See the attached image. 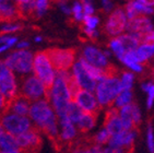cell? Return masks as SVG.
I'll return each instance as SVG.
<instances>
[{
	"instance_id": "22",
	"label": "cell",
	"mask_w": 154,
	"mask_h": 153,
	"mask_svg": "<svg viewBox=\"0 0 154 153\" xmlns=\"http://www.w3.org/2000/svg\"><path fill=\"white\" fill-rule=\"evenodd\" d=\"M31 102L23 95L18 94L13 98L9 101L8 103V112L14 113V114L22 115V116H27L29 111H30Z\"/></svg>"
},
{
	"instance_id": "43",
	"label": "cell",
	"mask_w": 154,
	"mask_h": 153,
	"mask_svg": "<svg viewBox=\"0 0 154 153\" xmlns=\"http://www.w3.org/2000/svg\"><path fill=\"white\" fill-rule=\"evenodd\" d=\"M103 145H101V144H97L95 143L94 145H92V147L88 148V149H85V151H83V152H89V153H103Z\"/></svg>"
},
{
	"instance_id": "47",
	"label": "cell",
	"mask_w": 154,
	"mask_h": 153,
	"mask_svg": "<svg viewBox=\"0 0 154 153\" xmlns=\"http://www.w3.org/2000/svg\"><path fill=\"white\" fill-rule=\"evenodd\" d=\"M35 42L37 43V42H42V37L41 36H36L35 37Z\"/></svg>"
},
{
	"instance_id": "52",
	"label": "cell",
	"mask_w": 154,
	"mask_h": 153,
	"mask_svg": "<svg viewBox=\"0 0 154 153\" xmlns=\"http://www.w3.org/2000/svg\"><path fill=\"white\" fill-rule=\"evenodd\" d=\"M153 58H154V57H153Z\"/></svg>"
},
{
	"instance_id": "51",
	"label": "cell",
	"mask_w": 154,
	"mask_h": 153,
	"mask_svg": "<svg viewBox=\"0 0 154 153\" xmlns=\"http://www.w3.org/2000/svg\"><path fill=\"white\" fill-rule=\"evenodd\" d=\"M153 74H154V70H153Z\"/></svg>"
},
{
	"instance_id": "15",
	"label": "cell",
	"mask_w": 154,
	"mask_h": 153,
	"mask_svg": "<svg viewBox=\"0 0 154 153\" xmlns=\"http://www.w3.org/2000/svg\"><path fill=\"white\" fill-rule=\"evenodd\" d=\"M82 57L84 60L102 69H109V59L104 54V50L100 49L94 45H86L82 50Z\"/></svg>"
},
{
	"instance_id": "39",
	"label": "cell",
	"mask_w": 154,
	"mask_h": 153,
	"mask_svg": "<svg viewBox=\"0 0 154 153\" xmlns=\"http://www.w3.org/2000/svg\"><path fill=\"white\" fill-rule=\"evenodd\" d=\"M140 42H144V43H152L154 44V29L144 33L140 36Z\"/></svg>"
},
{
	"instance_id": "44",
	"label": "cell",
	"mask_w": 154,
	"mask_h": 153,
	"mask_svg": "<svg viewBox=\"0 0 154 153\" xmlns=\"http://www.w3.org/2000/svg\"><path fill=\"white\" fill-rule=\"evenodd\" d=\"M15 45H17L18 49H26V48L30 46V43L26 41H21V42H18Z\"/></svg>"
},
{
	"instance_id": "27",
	"label": "cell",
	"mask_w": 154,
	"mask_h": 153,
	"mask_svg": "<svg viewBox=\"0 0 154 153\" xmlns=\"http://www.w3.org/2000/svg\"><path fill=\"white\" fill-rule=\"evenodd\" d=\"M83 111L78 106V104L74 102L73 100L69 103L68 108H67V113H66V116L70 119V120L73 123V124H77L78 120L80 119L81 115H82Z\"/></svg>"
},
{
	"instance_id": "31",
	"label": "cell",
	"mask_w": 154,
	"mask_h": 153,
	"mask_svg": "<svg viewBox=\"0 0 154 153\" xmlns=\"http://www.w3.org/2000/svg\"><path fill=\"white\" fill-rule=\"evenodd\" d=\"M100 22H101L100 18L96 17L95 14L84 15V18L82 20L83 27H85V29H92V30L97 29L98 25H100Z\"/></svg>"
},
{
	"instance_id": "42",
	"label": "cell",
	"mask_w": 154,
	"mask_h": 153,
	"mask_svg": "<svg viewBox=\"0 0 154 153\" xmlns=\"http://www.w3.org/2000/svg\"><path fill=\"white\" fill-rule=\"evenodd\" d=\"M83 33H84V34H85L89 38H92V39L97 38L98 34H100L98 31H97V29L92 30V29H85V27H83Z\"/></svg>"
},
{
	"instance_id": "33",
	"label": "cell",
	"mask_w": 154,
	"mask_h": 153,
	"mask_svg": "<svg viewBox=\"0 0 154 153\" xmlns=\"http://www.w3.org/2000/svg\"><path fill=\"white\" fill-rule=\"evenodd\" d=\"M35 2V14L36 17H43L46 13L49 6V0H34Z\"/></svg>"
},
{
	"instance_id": "23",
	"label": "cell",
	"mask_w": 154,
	"mask_h": 153,
	"mask_svg": "<svg viewBox=\"0 0 154 153\" xmlns=\"http://www.w3.org/2000/svg\"><path fill=\"white\" fill-rule=\"evenodd\" d=\"M0 152L3 153H19L21 149L19 147L15 136L3 131L0 135Z\"/></svg>"
},
{
	"instance_id": "35",
	"label": "cell",
	"mask_w": 154,
	"mask_h": 153,
	"mask_svg": "<svg viewBox=\"0 0 154 153\" xmlns=\"http://www.w3.org/2000/svg\"><path fill=\"white\" fill-rule=\"evenodd\" d=\"M146 148L149 152H154V130L151 125H149L146 129Z\"/></svg>"
},
{
	"instance_id": "20",
	"label": "cell",
	"mask_w": 154,
	"mask_h": 153,
	"mask_svg": "<svg viewBox=\"0 0 154 153\" xmlns=\"http://www.w3.org/2000/svg\"><path fill=\"white\" fill-rule=\"evenodd\" d=\"M118 59L125 67H127L134 73H141V72H143L144 67H143L142 62H140L136 49L125 52Z\"/></svg>"
},
{
	"instance_id": "5",
	"label": "cell",
	"mask_w": 154,
	"mask_h": 153,
	"mask_svg": "<svg viewBox=\"0 0 154 153\" xmlns=\"http://www.w3.org/2000/svg\"><path fill=\"white\" fill-rule=\"evenodd\" d=\"M33 54L26 49H18L6 57L5 65L13 72L29 74L33 71Z\"/></svg>"
},
{
	"instance_id": "19",
	"label": "cell",
	"mask_w": 154,
	"mask_h": 153,
	"mask_svg": "<svg viewBox=\"0 0 154 153\" xmlns=\"http://www.w3.org/2000/svg\"><path fill=\"white\" fill-rule=\"evenodd\" d=\"M58 126L60 127L59 140L65 142L72 141L78 135V128L67 116L58 117Z\"/></svg>"
},
{
	"instance_id": "6",
	"label": "cell",
	"mask_w": 154,
	"mask_h": 153,
	"mask_svg": "<svg viewBox=\"0 0 154 153\" xmlns=\"http://www.w3.org/2000/svg\"><path fill=\"white\" fill-rule=\"evenodd\" d=\"M0 124L5 131L13 136L20 135L33 126L30 117L14 114L11 112H7L0 116Z\"/></svg>"
},
{
	"instance_id": "18",
	"label": "cell",
	"mask_w": 154,
	"mask_h": 153,
	"mask_svg": "<svg viewBox=\"0 0 154 153\" xmlns=\"http://www.w3.org/2000/svg\"><path fill=\"white\" fill-rule=\"evenodd\" d=\"M125 13L128 20L134 19L138 15H152L154 13V7L142 3L139 0H131L125 7Z\"/></svg>"
},
{
	"instance_id": "50",
	"label": "cell",
	"mask_w": 154,
	"mask_h": 153,
	"mask_svg": "<svg viewBox=\"0 0 154 153\" xmlns=\"http://www.w3.org/2000/svg\"><path fill=\"white\" fill-rule=\"evenodd\" d=\"M0 21H1V17H0Z\"/></svg>"
},
{
	"instance_id": "41",
	"label": "cell",
	"mask_w": 154,
	"mask_h": 153,
	"mask_svg": "<svg viewBox=\"0 0 154 153\" xmlns=\"http://www.w3.org/2000/svg\"><path fill=\"white\" fill-rule=\"evenodd\" d=\"M101 6L106 13H109L112 10H114V2L112 0H101Z\"/></svg>"
},
{
	"instance_id": "25",
	"label": "cell",
	"mask_w": 154,
	"mask_h": 153,
	"mask_svg": "<svg viewBox=\"0 0 154 153\" xmlns=\"http://www.w3.org/2000/svg\"><path fill=\"white\" fill-rule=\"evenodd\" d=\"M136 52L138 57H139L140 62L144 64L154 57V44L140 42L136 48Z\"/></svg>"
},
{
	"instance_id": "1",
	"label": "cell",
	"mask_w": 154,
	"mask_h": 153,
	"mask_svg": "<svg viewBox=\"0 0 154 153\" xmlns=\"http://www.w3.org/2000/svg\"><path fill=\"white\" fill-rule=\"evenodd\" d=\"M29 116L34 126L48 136L51 140L59 139V126L58 117L51 107L48 98H39L32 102L30 105Z\"/></svg>"
},
{
	"instance_id": "37",
	"label": "cell",
	"mask_w": 154,
	"mask_h": 153,
	"mask_svg": "<svg viewBox=\"0 0 154 153\" xmlns=\"http://www.w3.org/2000/svg\"><path fill=\"white\" fill-rule=\"evenodd\" d=\"M6 43L14 46L18 43V37L12 35H8V34H0V45L6 44Z\"/></svg>"
},
{
	"instance_id": "34",
	"label": "cell",
	"mask_w": 154,
	"mask_h": 153,
	"mask_svg": "<svg viewBox=\"0 0 154 153\" xmlns=\"http://www.w3.org/2000/svg\"><path fill=\"white\" fill-rule=\"evenodd\" d=\"M22 29V25L13 22H7L0 27V33L1 34H11V33L18 32Z\"/></svg>"
},
{
	"instance_id": "21",
	"label": "cell",
	"mask_w": 154,
	"mask_h": 153,
	"mask_svg": "<svg viewBox=\"0 0 154 153\" xmlns=\"http://www.w3.org/2000/svg\"><path fill=\"white\" fill-rule=\"evenodd\" d=\"M105 128L107 131L112 135L120 133L122 130H124V126H122V119L118 115V109H116L115 107H110L108 109V112L106 114V118H105Z\"/></svg>"
},
{
	"instance_id": "45",
	"label": "cell",
	"mask_w": 154,
	"mask_h": 153,
	"mask_svg": "<svg viewBox=\"0 0 154 153\" xmlns=\"http://www.w3.org/2000/svg\"><path fill=\"white\" fill-rule=\"evenodd\" d=\"M13 46L10 44H8V43H6V44H1L0 45V54L5 53V52H7L8 49H10V48H12Z\"/></svg>"
},
{
	"instance_id": "13",
	"label": "cell",
	"mask_w": 154,
	"mask_h": 153,
	"mask_svg": "<svg viewBox=\"0 0 154 153\" xmlns=\"http://www.w3.org/2000/svg\"><path fill=\"white\" fill-rule=\"evenodd\" d=\"M70 69H71V74L73 76L74 81L77 82L79 88L94 92V89L97 82L90 76V73L86 71V69L82 65L80 59H78L77 61H74Z\"/></svg>"
},
{
	"instance_id": "32",
	"label": "cell",
	"mask_w": 154,
	"mask_h": 153,
	"mask_svg": "<svg viewBox=\"0 0 154 153\" xmlns=\"http://www.w3.org/2000/svg\"><path fill=\"white\" fill-rule=\"evenodd\" d=\"M110 138V133L107 131V129L104 127L102 129H100L96 133V135L94 136V141L95 143L97 144H101V145H104V144H106L108 142Z\"/></svg>"
},
{
	"instance_id": "3",
	"label": "cell",
	"mask_w": 154,
	"mask_h": 153,
	"mask_svg": "<svg viewBox=\"0 0 154 153\" xmlns=\"http://www.w3.org/2000/svg\"><path fill=\"white\" fill-rule=\"evenodd\" d=\"M122 90L119 76L113 72H109L103 80L98 81L94 89V94L100 107L112 106L115 97Z\"/></svg>"
},
{
	"instance_id": "8",
	"label": "cell",
	"mask_w": 154,
	"mask_h": 153,
	"mask_svg": "<svg viewBox=\"0 0 154 153\" xmlns=\"http://www.w3.org/2000/svg\"><path fill=\"white\" fill-rule=\"evenodd\" d=\"M136 138L137 133L134 129H124L120 133L110 136L106 144L109 148L110 153H122L125 151L132 150Z\"/></svg>"
},
{
	"instance_id": "28",
	"label": "cell",
	"mask_w": 154,
	"mask_h": 153,
	"mask_svg": "<svg viewBox=\"0 0 154 153\" xmlns=\"http://www.w3.org/2000/svg\"><path fill=\"white\" fill-rule=\"evenodd\" d=\"M119 81H120L122 90H132L134 81H136V76L132 71H126L120 74Z\"/></svg>"
},
{
	"instance_id": "40",
	"label": "cell",
	"mask_w": 154,
	"mask_h": 153,
	"mask_svg": "<svg viewBox=\"0 0 154 153\" xmlns=\"http://www.w3.org/2000/svg\"><path fill=\"white\" fill-rule=\"evenodd\" d=\"M8 103H9V101L0 92V116L8 112Z\"/></svg>"
},
{
	"instance_id": "14",
	"label": "cell",
	"mask_w": 154,
	"mask_h": 153,
	"mask_svg": "<svg viewBox=\"0 0 154 153\" xmlns=\"http://www.w3.org/2000/svg\"><path fill=\"white\" fill-rule=\"evenodd\" d=\"M118 115L122 119L124 129H134L136 125H139L142 118V114L139 106L134 103L125 105L118 109Z\"/></svg>"
},
{
	"instance_id": "10",
	"label": "cell",
	"mask_w": 154,
	"mask_h": 153,
	"mask_svg": "<svg viewBox=\"0 0 154 153\" xmlns=\"http://www.w3.org/2000/svg\"><path fill=\"white\" fill-rule=\"evenodd\" d=\"M46 53L56 70H70L75 61V52L71 48H51Z\"/></svg>"
},
{
	"instance_id": "48",
	"label": "cell",
	"mask_w": 154,
	"mask_h": 153,
	"mask_svg": "<svg viewBox=\"0 0 154 153\" xmlns=\"http://www.w3.org/2000/svg\"><path fill=\"white\" fill-rule=\"evenodd\" d=\"M3 131H5V130H3L2 126H1V124H0V135H1V133H3Z\"/></svg>"
},
{
	"instance_id": "30",
	"label": "cell",
	"mask_w": 154,
	"mask_h": 153,
	"mask_svg": "<svg viewBox=\"0 0 154 153\" xmlns=\"http://www.w3.org/2000/svg\"><path fill=\"white\" fill-rule=\"evenodd\" d=\"M71 15L73 17L74 21L82 22L84 18V12H83V6L80 0H75L71 6Z\"/></svg>"
},
{
	"instance_id": "2",
	"label": "cell",
	"mask_w": 154,
	"mask_h": 153,
	"mask_svg": "<svg viewBox=\"0 0 154 153\" xmlns=\"http://www.w3.org/2000/svg\"><path fill=\"white\" fill-rule=\"evenodd\" d=\"M47 98L56 113L57 117L66 116L69 103L72 101V94L68 82L61 76H56L53 84L48 89Z\"/></svg>"
},
{
	"instance_id": "24",
	"label": "cell",
	"mask_w": 154,
	"mask_h": 153,
	"mask_svg": "<svg viewBox=\"0 0 154 153\" xmlns=\"http://www.w3.org/2000/svg\"><path fill=\"white\" fill-rule=\"evenodd\" d=\"M95 125H96V113L83 112L75 126L82 133H88L94 128Z\"/></svg>"
},
{
	"instance_id": "4",
	"label": "cell",
	"mask_w": 154,
	"mask_h": 153,
	"mask_svg": "<svg viewBox=\"0 0 154 153\" xmlns=\"http://www.w3.org/2000/svg\"><path fill=\"white\" fill-rule=\"evenodd\" d=\"M33 72L47 89L51 88L56 78V69L48 58L46 50L38 52L33 57Z\"/></svg>"
},
{
	"instance_id": "9",
	"label": "cell",
	"mask_w": 154,
	"mask_h": 153,
	"mask_svg": "<svg viewBox=\"0 0 154 153\" xmlns=\"http://www.w3.org/2000/svg\"><path fill=\"white\" fill-rule=\"evenodd\" d=\"M127 23L128 19L126 17L125 10L122 8H114V10L109 12V15L105 22L104 31L108 36L115 37L126 32Z\"/></svg>"
},
{
	"instance_id": "11",
	"label": "cell",
	"mask_w": 154,
	"mask_h": 153,
	"mask_svg": "<svg viewBox=\"0 0 154 153\" xmlns=\"http://www.w3.org/2000/svg\"><path fill=\"white\" fill-rule=\"evenodd\" d=\"M15 138H17V142L21 149V152L22 151L36 152V151L41 150L42 145H43L41 131L35 126H32L26 131L15 136Z\"/></svg>"
},
{
	"instance_id": "49",
	"label": "cell",
	"mask_w": 154,
	"mask_h": 153,
	"mask_svg": "<svg viewBox=\"0 0 154 153\" xmlns=\"http://www.w3.org/2000/svg\"><path fill=\"white\" fill-rule=\"evenodd\" d=\"M125 1H131V0H125Z\"/></svg>"
},
{
	"instance_id": "16",
	"label": "cell",
	"mask_w": 154,
	"mask_h": 153,
	"mask_svg": "<svg viewBox=\"0 0 154 153\" xmlns=\"http://www.w3.org/2000/svg\"><path fill=\"white\" fill-rule=\"evenodd\" d=\"M72 100L78 104V106L82 109L83 112L97 113L98 109H100V105H98V102L93 91L80 89L73 95Z\"/></svg>"
},
{
	"instance_id": "36",
	"label": "cell",
	"mask_w": 154,
	"mask_h": 153,
	"mask_svg": "<svg viewBox=\"0 0 154 153\" xmlns=\"http://www.w3.org/2000/svg\"><path fill=\"white\" fill-rule=\"evenodd\" d=\"M146 107L148 108H152L154 105V82H149V86L146 89Z\"/></svg>"
},
{
	"instance_id": "46",
	"label": "cell",
	"mask_w": 154,
	"mask_h": 153,
	"mask_svg": "<svg viewBox=\"0 0 154 153\" xmlns=\"http://www.w3.org/2000/svg\"><path fill=\"white\" fill-rule=\"evenodd\" d=\"M14 1L15 3H24V2H29V1H32V0H12Z\"/></svg>"
},
{
	"instance_id": "26",
	"label": "cell",
	"mask_w": 154,
	"mask_h": 153,
	"mask_svg": "<svg viewBox=\"0 0 154 153\" xmlns=\"http://www.w3.org/2000/svg\"><path fill=\"white\" fill-rule=\"evenodd\" d=\"M134 101V93H132V90H122L119 92L117 96L115 97L112 106L115 107L116 109H119L120 107L125 105H128V104L132 103Z\"/></svg>"
},
{
	"instance_id": "17",
	"label": "cell",
	"mask_w": 154,
	"mask_h": 153,
	"mask_svg": "<svg viewBox=\"0 0 154 153\" xmlns=\"http://www.w3.org/2000/svg\"><path fill=\"white\" fill-rule=\"evenodd\" d=\"M153 29L154 25L149 17H146V15H138L136 18L128 20L126 32L138 36L140 39V36L142 34H144V33L149 32V31H151Z\"/></svg>"
},
{
	"instance_id": "29",
	"label": "cell",
	"mask_w": 154,
	"mask_h": 153,
	"mask_svg": "<svg viewBox=\"0 0 154 153\" xmlns=\"http://www.w3.org/2000/svg\"><path fill=\"white\" fill-rule=\"evenodd\" d=\"M108 49H109L117 58H119V57L126 52L124 45H122V41H120V38H119L118 36H115V37H113L110 39L109 43H108Z\"/></svg>"
},
{
	"instance_id": "38",
	"label": "cell",
	"mask_w": 154,
	"mask_h": 153,
	"mask_svg": "<svg viewBox=\"0 0 154 153\" xmlns=\"http://www.w3.org/2000/svg\"><path fill=\"white\" fill-rule=\"evenodd\" d=\"M56 1H57L58 7L60 8V10H61L65 14L71 15V7L69 6V3L67 0H56Z\"/></svg>"
},
{
	"instance_id": "7",
	"label": "cell",
	"mask_w": 154,
	"mask_h": 153,
	"mask_svg": "<svg viewBox=\"0 0 154 153\" xmlns=\"http://www.w3.org/2000/svg\"><path fill=\"white\" fill-rule=\"evenodd\" d=\"M47 92L48 89L44 83L35 74H32L23 78L19 94L23 95L30 102H34L39 98H47Z\"/></svg>"
},
{
	"instance_id": "12",
	"label": "cell",
	"mask_w": 154,
	"mask_h": 153,
	"mask_svg": "<svg viewBox=\"0 0 154 153\" xmlns=\"http://www.w3.org/2000/svg\"><path fill=\"white\" fill-rule=\"evenodd\" d=\"M0 92L8 101L19 94V89L17 79L11 69L5 66L0 69Z\"/></svg>"
}]
</instances>
